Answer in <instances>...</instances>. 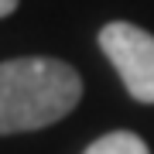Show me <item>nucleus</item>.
<instances>
[{
	"mask_svg": "<svg viewBox=\"0 0 154 154\" xmlns=\"http://www.w3.org/2000/svg\"><path fill=\"white\" fill-rule=\"evenodd\" d=\"M82 79L58 58L0 62V134H24L62 120L75 110Z\"/></svg>",
	"mask_w": 154,
	"mask_h": 154,
	"instance_id": "1",
	"label": "nucleus"
},
{
	"mask_svg": "<svg viewBox=\"0 0 154 154\" xmlns=\"http://www.w3.org/2000/svg\"><path fill=\"white\" fill-rule=\"evenodd\" d=\"M99 45L120 72L127 93L140 103H154V34L137 24L113 21L99 31Z\"/></svg>",
	"mask_w": 154,
	"mask_h": 154,
	"instance_id": "2",
	"label": "nucleus"
},
{
	"mask_svg": "<svg viewBox=\"0 0 154 154\" xmlns=\"http://www.w3.org/2000/svg\"><path fill=\"white\" fill-rule=\"evenodd\" d=\"M82 154H151V151H147V144H144L137 134H130V130H113V134H106V137L93 140Z\"/></svg>",
	"mask_w": 154,
	"mask_h": 154,
	"instance_id": "3",
	"label": "nucleus"
},
{
	"mask_svg": "<svg viewBox=\"0 0 154 154\" xmlns=\"http://www.w3.org/2000/svg\"><path fill=\"white\" fill-rule=\"evenodd\" d=\"M14 7H17V0H0V17H7Z\"/></svg>",
	"mask_w": 154,
	"mask_h": 154,
	"instance_id": "4",
	"label": "nucleus"
}]
</instances>
